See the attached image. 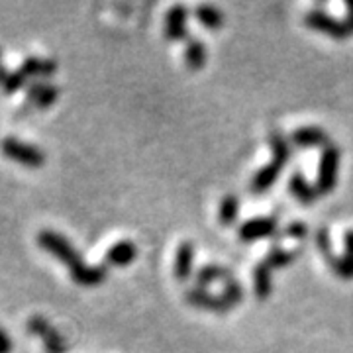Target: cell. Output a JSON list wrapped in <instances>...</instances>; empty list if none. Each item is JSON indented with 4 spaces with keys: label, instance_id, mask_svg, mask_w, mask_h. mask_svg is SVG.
Returning <instances> with one entry per match:
<instances>
[{
    "label": "cell",
    "instance_id": "6da1fadb",
    "mask_svg": "<svg viewBox=\"0 0 353 353\" xmlns=\"http://www.w3.org/2000/svg\"><path fill=\"white\" fill-rule=\"evenodd\" d=\"M39 248H43L46 252L55 255L61 263L67 265L69 275L75 281L77 285L83 287H99L101 283H104V279L108 275L106 265H97L90 267L83 261L81 253L77 252L75 248L71 245V241L67 240L65 236L53 232V230H41L38 234Z\"/></svg>",
    "mask_w": 353,
    "mask_h": 353
},
{
    "label": "cell",
    "instance_id": "7a4b0ae2",
    "mask_svg": "<svg viewBox=\"0 0 353 353\" xmlns=\"http://www.w3.org/2000/svg\"><path fill=\"white\" fill-rule=\"evenodd\" d=\"M0 152L4 153V157H8L10 161L24 165V167H32L38 169L46 165V153L39 150L34 143H26L22 139L6 136L0 141Z\"/></svg>",
    "mask_w": 353,
    "mask_h": 353
},
{
    "label": "cell",
    "instance_id": "3957f363",
    "mask_svg": "<svg viewBox=\"0 0 353 353\" xmlns=\"http://www.w3.org/2000/svg\"><path fill=\"white\" fill-rule=\"evenodd\" d=\"M338 171H340V150L336 145L324 148L320 165H318V179H316V189L320 194H326L336 189L338 183Z\"/></svg>",
    "mask_w": 353,
    "mask_h": 353
},
{
    "label": "cell",
    "instance_id": "277c9868",
    "mask_svg": "<svg viewBox=\"0 0 353 353\" xmlns=\"http://www.w3.org/2000/svg\"><path fill=\"white\" fill-rule=\"evenodd\" d=\"M28 334L38 336L39 340L43 341V350L48 353H67V341L59 334V330L51 326L43 316H32L26 324Z\"/></svg>",
    "mask_w": 353,
    "mask_h": 353
},
{
    "label": "cell",
    "instance_id": "5b68a950",
    "mask_svg": "<svg viewBox=\"0 0 353 353\" xmlns=\"http://www.w3.org/2000/svg\"><path fill=\"white\" fill-rule=\"evenodd\" d=\"M304 22L308 28H314L318 32L326 34L330 38L334 39H347L352 36L353 32L350 30V26L345 22H341L338 18L330 16L328 12L320 10V8H314V10H308L306 16H304Z\"/></svg>",
    "mask_w": 353,
    "mask_h": 353
},
{
    "label": "cell",
    "instance_id": "8992f818",
    "mask_svg": "<svg viewBox=\"0 0 353 353\" xmlns=\"http://www.w3.org/2000/svg\"><path fill=\"white\" fill-rule=\"evenodd\" d=\"M316 243H318V250L322 252V255L326 257V261L332 267V271L341 279H353V257L352 255H341L336 257L332 253V241H330L328 230H318L316 234Z\"/></svg>",
    "mask_w": 353,
    "mask_h": 353
},
{
    "label": "cell",
    "instance_id": "52a82bcc",
    "mask_svg": "<svg viewBox=\"0 0 353 353\" xmlns=\"http://www.w3.org/2000/svg\"><path fill=\"white\" fill-rule=\"evenodd\" d=\"M277 232V218L267 216V218H253L240 226V238L243 241H257L269 238Z\"/></svg>",
    "mask_w": 353,
    "mask_h": 353
},
{
    "label": "cell",
    "instance_id": "ba28073f",
    "mask_svg": "<svg viewBox=\"0 0 353 353\" xmlns=\"http://www.w3.org/2000/svg\"><path fill=\"white\" fill-rule=\"evenodd\" d=\"M26 92H28V101L36 104L38 108H50L59 99V88L50 81H32Z\"/></svg>",
    "mask_w": 353,
    "mask_h": 353
},
{
    "label": "cell",
    "instance_id": "9c48e42d",
    "mask_svg": "<svg viewBox=\"0 0 353 353\" xmlns=\"http://www.w3.org/2000/svg\"><path fill=\"white\" fill-rule=\"evenodd\" d=\"M185 299L187 303L196 306V308H204V310H214V312H226L230 310V304L224 301V296L220 294H212L204 289H190L185 292Z\"/></svg>",
    "mask_w": 353,
    "mask_h": 353
},
{
    "label": "cell",
    "instance_id": "30bf717a",
    "mask_svg": "<svg viewBox=\"0 0 353 353\" xmlns=\"http://www.w3.org/2000/svg\"><path fill=\"white\" fill-rule=\"evenodd\" d=\"M290 141L299 148H328V134L320 126H304L290 134Z\"/></svg>",
    "mask_w": 353,
    "mask_h": 353
},
{
    "label": "cell",
    "instance_id": "8fae6325",
    "mask_svg": "<svg viewBox=\"0 0 353 353\" xmlns=\"http://www.w3.org/2000/svg\"><path fill=\"white\" fill-rule=\"evenodd\" d=\"M187 8L176 4L173 8H169L167 18H165V38L167 39H187L189 38V32H187Z\"/></svg>",
    "mask_w": 353,
    "mask_h": 353
},
{
    "label": "cell",
    "instance_id": "7c38bea8",
    "mask_svg": "<svg viewBox=\"0 0 353 353\" xmlns=\"http://www.w3.org/2000/svg\"><path fill=\"white\" fill-rule=\"evenodd\" d=\"M136 257H138L136 243L130 240H124L114 243L112 248L106 252V255H104V261L108 265H112V267H126V265L134 263Z\"/></svg>",
    "mask_w": 353,
    "mask_h": 353
},
{
    "label": "cell",
    "instance_id": "4fadbf2b",
    "mask_svg": "<svg viewBox=\"0 0 353 353\" xmlns=\"http://www.w3.org/2000/svg\"><path fill=\"white\" fill-rule=\"evenodd\" d=\"M20 71L28 79H50L57 73V61L55 59H41V57H26Z\"/></svg>",
    "mask_w": 353,
    "mask_h": 353
},
{
    "label": "cell",
    "instance_id": "5bb4252c",
    "mask_svg": "<svg viewBox=\"0 0 353 353\" xmlns=\"http://www.w3.org/2000/svg\"><path fill=\"white\" fill-rule=\"evenodd\" d=\"M192 263H194V245L190 241H183L175 255V267H173L175 277L179 281L189 279L192 273Z\"/></svg>",
    "mask_w": 353,
    "mask_h": 353
},
{
    "label": "cell",
    "instance_id": "9a60e30c",
    "mask_svg": "<svg viewBox=\"0 0 353 353\" xmlns=\"http://www.w3.org/2000/svg\"><path fill=\"white\" fill-rule=\"evenodd\" d=\"M281 169H283V165H279L277 161H271L269 165H265L261 167L255 176H253L252 181V190L255 194H261L265 190H269L273 185H275V181L279 179V173H281Z\"/></svg>",
    "mask_w": 353,
    "mask_h": 353
},
{
    "label": "cell",
    "instance_id": "2e32d148",
    "mask_svg": "<svg viewBox=\"0 0 353 353\" xmlns=\"http://www.w3.org/2000/svg\"><path fill=\"white\" fill-rule=\"evenodd\" d=\"M289 190L294 199H299V201L304 202V204H312V202H316L318 194H320L318 189L312 187V185L306 181V176H304L303 173H294V175L290 176Z\"/></svg>",
    "mask_w": 353,
    "mask_h": 353
},
{
    "label": "cell",
    "instance_id": "e0dca14e",
    "mask_svg": "<svg viewBox=\"0 0 353 353\" xmlns=\"http://www.w3.org/2000/svg\"><path fill=\"white\" fill-rule=\"evenodd\" d=\"M271 267L261 261V263L257 265L255 269H253V290H255V294H257V299H269V294H271V290H273V279H271Z\"/></svg>",
    "mask_w": 353,
    "mask_h": 353
},
{
    "label": "cell",
    "instance_id": "ac0fdd59",
    "mask_svg": "<svg viewBox=\"0 0 353 353\" xmlns=\"http://www.w3.org/2000/svg\"><path fill=\"white\" fill-rule=\"evenodd\" d=\"M214 281H232V273H230V269L226 267H222V265H204L199 269V273H196V287L199 289H206L210 283H214Z\"/></svg>",
    "mask_w": 353,
    "mask_h": 353
},
{
    "label": "cell",
    "instance_id": "d6986e66",
    "mask_svg": "<svg viewBox=\"0 0 353 353\" xmlns=\"http://www.w3.org/2000/svg\"><path fill=\"white\" fill-rule=\"evenodd\" d=\"M206 46L202 43L201 39L189 38L187 41V48H185V61H187V67L192 69V71H199L206 63Z\"/></svg>",
    "mask_w": 353,
    "mask_h": 353
},
{
    "label": "cell",
    "instance_id": "ffe728a7",
    "mask_svg": "<svg viewBox=\"0 0 353 353\" xmlns=\"http://www.w3.org/2000/svg\"><path fill=\"white\" fill-rule=\"evenodd\" d=\"M28 83V77L18 69V71H10L6 69L4 65H0V88L6 92V94H12L16 90L26 87Z\"/></svg>",
    "mask_w": 353,
    "mask_h": 353
},
{
    "label": "cell",
    "instance_id": "44dd1931",
    "mask_svg": "<svg viewBox=\"0 0 353 353\" xmlns=\"http://www.w3.org/2000/svg\"><path fill=\"white\" fill-rule=\"evenodd\" d=\"M240 214V199L234 196V194H228L220 202V210H218V218H220V224L222 226H232L236 224Z\"/></svg>",
    "mask_w": 353,
    "mask_h": 353
},
{
    "label": "cell",
    "instance_id": "7402d4cb",
    "mask_svg": "<svg viewBox=\"0 0 353 353\" xmlns=\"http://www.w3.org/2000/svg\"><path fill=\"white\" fill-rule=\"evenodd\" d=\"M269 145H271V152H273V161H277L279 165L289 163L290 159V143L289 139L285 138L281 132H273L269 136Z\"/></svg>",
    "mask_w": 353,
    "mask_h": 353
},
{
    "label": "cell",
    "instance_id": "603a6c76",
    "mask_svg": "<svg viewBox=\"0 0 353 353\" xmlns=\"http://www.w3.org/2000/svg\"><path fill=\"white\" fill-rule=\"evenodd\" d=\"M196 18H199L201 24H204L206 28H212V30L224 26V14H222V10H218V8L210 6V4L196 6Z\"/></svg>",
    "mask_w": 353,
    "mask_h": 353
},
{
    "label": "cell",
    "instance_id": "cb8c5ba5",
    "mask_svg": "<svg viewBox=\"0 0 353 353\" xmlns=\"http://www.w3.org/2000/svg\"><path fill=\"white\" fill-rule=\"evenodd\" d=\"M294 259H296V252L283 250V248H271V252L265 257V263L271 269H279V267H289Z\"/></svg>",
    "mask_w": 353,
    "mask_h": 353
},
{
    "label": "cell",
    "instance_id": "d4e9b609",
    "mask_svg": "<svg viewBox=\"0 0 353 353\" xmlns=\"http://www.w3.org/2000/svg\"><path fill=\"white\" fill-rule=\"evenodd\" d=\"M222 296H224V301L230 304V308L232 306H236V304L241 303V299H243V289H241V285L238 281H228L224 283V292H222Z\"/></svg>",
    "mask_w": 353,
    "mask_h": 353
},
{
    "label": "cell",
    "instance_id": "484cf974",
    "mask_svg": "<svg viewBox=\"0 0 353 353\" xmlns=\"http://www.w3.org/2000/svg\"><path fill=\"white\" fill-rule=\"evenodd\" d=\"M285 236L292 240H304L308 236V226L304 222H290L285 230Z\"/></svg>",
    "mask_w": 353,
    "mask_h": 353
},
{
    "label": "cell",
    "instance_id": "4316f807",
    "mask_svg": "<svg viewBox=\"0 0 353 353\" xmlns=\"http://www.w3.org/2000/svg\"><path fill=\"white\" fill-rule=\"evenodd\" d=\"M0 353H12V340L4 328H0Z\"/></svg>",
    "mask_w": 353,
    "mask_h": 353
},
{
    "label": "cell",
    "instance_id": "83f0119b",
    "mask_svg": "<svg viewBox=\"0 0 353 353\" xmlns=\"http://www.w3.org/2000/svg\"><path fill=\"white\" fill-rule=\"evenodd\" d=\"M343 243H345V255H352L353 257V230L345 232V236H343Z\"/></svg>",
    "mask_w": 353,
    "mask_h": 353
},
{
    "label": "cell",
    "instance_id": "f1b7e54d",
    "mask_svg": "<svg viewBox=\"0 0 353 353\" xmlns=\"http://www.w3.org/2000/svg\"><path fill=\"white\" fill-rule=\"evenodd\" d=\"M345 8H347V18H345V24L350 26V30L353 32V0L345 2Z\"/></svg>",
    "mask_w": 353,
    "mask_h": 353
},
{
    "label": "cell",
    "instance_id": "f546056e",
    "mask_svg": "<svg viewBox=\"0 0 353 353\" xmlns=\"http://www.w3.org/2000/svg\"><path fill=\"white\" fill-rule=\"evenodd\" d=\"M2 55H4V51H2V48H0V61H2ZM2 65V63H0Z\"/></svg>",
    "mask_w": 353,
    "mask_h": 353
}]
</instances>
